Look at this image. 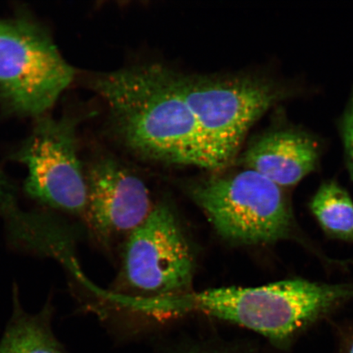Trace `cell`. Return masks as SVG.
Instances as JSON below:
<instances>
[{
    "label": "cell",
    "mask_w": 353,
    "mask_h": 353,
    "mask_svg": "<svg viewBox=\"0 0 353 353\" xmlns=\"http://www.w3.org/2000/svg\"><path fill=\"white\" fill-rule=\"evenodd\" d=\"M88 85L107 103L114 128L132 151L166 164L217 170L170 69H122L95 74Z\"/></svg>",
    "instance_id": "1"
},
{
    "label": "cell",
    "mask_w": 353,
    "mask_h": 353,
    "mask_svg": "<svg viewBox=\"0 0 353 353\" xmlns=\"http://www.w3.org/2000/svg\"><path fill=\"white\" fill-rule=\"evenodd\" d=\"M352 299L353 283L298 278L256 287L192 290L172 299L171 307L178 315L202 313L283 343Z\"/></svg>",
    "instance_id": "2"
},
{
    "label": "cell",
    "mask_w": 353,
    "mask_h": 353,
    "mask_svg": "<svg viewBox=\"0 0 353 353\" xmlns=\"http://www.w3.org/2000/svg\"><path fill=\"white\" fill-rule=\"evenodd\" d=\"M190 198L218 235L231 244L256 246L297 239L285 189L252 170L215 175L189 184Z\"/></svg>",
    "instance_id": "3"
},
{
    "label": "cell",
    "mask_w": 353,
    "mask_h": 353,
    "mask_svg": "<svg viewBox=\"0 0 353 353\" xmlns=\"http://www.w3.org/2000/svg\"><path fill=\"white\" fill-rule=\"evenodd\" d=\"M170 76L195 118L217 170L231 164L254 123L294 92L282 83L254 76H188L171 70Z\"/></svg>",
    "instance_id": "4"
},
{
    "label": "cell",
    "mask_w": 353,
    "mask_h": 353,
    "mask_svg": "<svg viewBox=\"0 0 353 353\" xmlns=\"http://www.w3.org/2000/svg\"><path fill=\"white\" fill-rule=\"evenodd\" d=\"M74 77L50 34L30 13L0 17V105L6 112L44 116Z\"/></svg>",
    "instance_id": "5"
},
{
    "label": "cell",
    "mask_w": 353,
    "mask_h": 353,
    "mask_svg": "<svg viewBox=\"0 0 353 353\" xmlns=\"http://www.w3.org/2000/svg\"><path fill=\"white\" fill-rule=\"evenodd\" d=\"M117 294L174 296L192 291L195 256L175 211L156 203L148 219L123 241Z\"/></svg>",
    "instance_id": "6"
},
{
    "label": "cell",
    "mask_w": 353,
    "mask_h": 353,
    "mask_svg": "<svg viewBox=\"0 0 353 353\" xmlns=\"http://www.w3.org/2000/svg\"><path fill=\"white\" fill-rule=\"evenodd\" d=\"M78 117L72 113L37 118L33 130L11 159L28 170L26 195L51 209L83 218L87 183L78 154Z\"/></svg>",
    "instance_id": "7"
},
{
    "label": "cell",
    "mask_w": 353,
    "mask_h": 353,
    "mask_svg": "<svg viewBox=\"0 0 353 353\" xmlns=\"http://www.w3.org/2000/svg\"><path fill=\"white\" fill-rule=\"evenodd\" d=\"M85 171L87 202L83 219L88 230L103 246L125 241L156 205L147 185L110 157L96 159Z\"/></svg>",
    "instance_id": "8"
},
{
    "label": "cell",
    "mask_w": 353,
    "mask_h": 353,
    "mask_svg": "<svg viewBox=\"0 0 353 353\" xmlns=\"http://www.w3.org/2000/svg\"><path fill=\"white\" fill-rule=\"evenodd\" d=\"M319 142L307 132L280 128L256 139L243 157L246 169L258 172L277 186H296L319 164Z\"/></svg>",
    "instance_id": "9"
},
{
    "label": "cell",
    "mask_w": 353,
    "mask_h": 353,
    "mask_svg": "<svg viewBox=\"0 0 353 353\" xmlns=\"http://www.w3.org/2000/svg\"><path fill=\"white\" fill-rule=\"evenodd\" d=\"M13 294L12 315L0 341V353H65L52 332L51 302L30 314L22 308L17 287Z\"/></svg>",
    "instance_id": "10"
},
{
    "label": "cell",
    "mask_w": 353,
    "mask_h": 353,
    "mask_svg": "<svg viewBox=\"0 0 353 353\" xmlns=\"http://www.w3.org/2000/svg\"><path fill=\"white\" fill-rule=\"evenodd\" d=\"M310 210L326 235L353 244V201L341 185L335 181L322 183Z\"/></svg>",
    "instance_id": "11"
},
{
    "label": "cell",
    "mask_w": 353,
    "mask_h": 353,
    "mask_svg": "<svg viewBox=\"0 0 353 353\" xmlns=\"http://www.w3.org/2000/svg\"><path fill=\"white\" fill-rule=\"evenodd\" d=\"M348 171L353 179V88L339 123Z\"/></svg>",
    "instance_id": "12"
},
{
    "label": "cell",
    "mask_w": 353,
    "mask_h": 353,
    "mask_svg": "<svg viewBox=\"0 0 353 353\" xmlns=\"http://www.w3.org/2000/svg\"><path fill=\"white\" fill-rule=\"evenodd\" d=\"M348 353H353V342L351 344V346L350 347V351H348Z\"/></svg>",
    "instance_id": "13"
},
{
    "label": "cell",
    "mask_w": 353,
    "mask_h": 353,
    "mask_svg": "<svg viewBox=\"0 0 353 353\" xmlns=\"http://www.w3.org/2000/svg\"><path fill=\"white\" fill-rule=\"evenodd\" d=\"M199 353H214V352H199Z\"/></svg>",
    "instance_id": "14"
}]
</instances>
